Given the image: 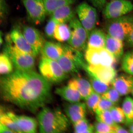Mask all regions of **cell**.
<instances>
[{"mask_svg": "<svg viewBox=\"0 0 133 133\" xmlns=\"http://www.w3.org/2000/svg\"><path fill=\"white\" fill-rule=\"evenodd\" d=\"M50 84L33 70L16 69L0 78V95L18 107L35 113L52 101Z\"/></svg>", "mask_w": 133, "mask_h": 133, "instance_id": "cell-1", "label": "cell"}, {"mask_svg": "<svg viewBox=\"0 0 133 133\" xmlns=\"http://www.w3.org/2000/svg\"><path fill=\"white\" fill-rule=\"evenodd\" d=\"M42 109L38 116L40 132L61 133L69 130L70 121L59 108Z\"/></svg>", "mask_w": 133, "mask_h": 133, "instance_id": "cell-2", "label": "cell"}, {"mask_svg": "<svg viewBox=\"0 0 133 133\" xmlns=\"http://www.w3.org/2000/svg\"><path fill=\"white\" fill-rule=\"evenodd\" d=\"M5 41L3 52L9 58L16 69L26 71L33 70L35 65V57L16 47L9 34L6 36Z\"/></svg>", "mask_w": 133, "mask_h": 133, "instance_id": "cell-3", "label": "cell"}, {"mask_svg": "<svg viewBox=\"0 0 133 133\" xmlns=\"http://www.w3.org/2000/svg\"><path fill=\"white\" fill-rule=\"evenodd\" d=\"M106 21L105 28L107 34L123 42L133 30V16L126 15Z\"/></svg>", "mask_w": 133, "mask_h": 133, "instance_id": "cell-4", "label": "cell"}, {"mask_svg": "<svg viewBox=\"0 0 133 133\" xmlns=\"http://www.w3.org/2000/svg\"><path fill=\"white\" fill-rule=\"evenodd\" d=\"M39 69L41 75L50 83L57 84L63 82L68 77L57 61L44 57L40 61Z\"/></svg>", "mask_w": 133, "mask_h": 133, "instance_id": "cell-5", "label": "cell"}, {"mask_svg": "<svg viewBox=\"0 0 133 133\" xmlns=\"http://www.w3.org/2000/svg\"><path fill=\"white\" fill-rule=\"evenodd\" d=\"M88 64L114 66L117 61L114 56L105 48H87L84 54Z\"/></svg>", "mask_w": 133, "mask_h": 133, "instance_id": "cell-6", "label": "cell"}, {"mask_svg": "<svg viewBox=\"0 0 133 133\" xmlns=\"http://www.w3.org/2000/svg\"><path fill=\"white\" fill-rule=\"evenodd\" d=\"M71 36L68 43L70 45L80 51L85 50L87 47L88 34L87 31L77 18L70 22Z\"/></svg>", "mask_w": 133, "mask_h": 133, "instance_id": "cell-7", "label": "cell"}, {"mask_svg": "<svg viewBox=\"0 0 133 133\" xmlns=\"http://www.w3.org/2000/svg\"><path fill=\"white\" fill-rule=\"evenodd\" d=\"M76 13L79 20L88 35L96 28L97 24L98 16L95 8L85 3L79 4L76 8Z\"/></svg>", "mask_w": 133, "mask_h": 133, "instance_id": "cell-8", "label": "cell"}, {"mask_svg": "<svg viewBox=\"0 0 133 133\" xmlns=\"http://www.w3.org/2000/svg\"><path fill=\"white\" fill-rule=\"evenodd\" d=\"M133 10V4L127 0H113L107 3L103 9V14L106 19L125 15Z\"/></svg>", "mask_w": 133, "mask_h": 133, "instance_id": "cell-9", "label": "cell"}, {"mask_svg": "<svg viewBox=\"0 0 133 133\" xmlns=\"http://www.w3.org/2000/svg\"><path fill=\"white\" fill-rule=\"evenodd\" d=\"M30 21L36 25L44 20L46 12L43 0H23Z\"/></svg>", "mask_w": 133, "mask_h": 133, "instance_id": "cell-10", "label": "cell"}, {"mask_svg": "<svg viewBox=\"0 0 133 133\" xmlns=\"http://www.w3.org/2000/svg\"><path fill=\"white\" fill-rule=\"evenodd\" d=\"M85 71L89 76H93L109 85L117 74L114 66L88 64Z\"/></svg>", "mask_w": 133, "mask_h": 133, "instance_id": "cell-11", "label": "cell"}, {"mask_svg": "<svg viewBox=\"0 0 133 133\" xmlns=\"http://www.w3.org/2000/svg\"><path fill=\"white\" fill-rule=\"evenodd\" d=\"M87 109L85 103L80 102H69L64 106V112L73 124L86 118Z\"/></svg>", "mask_w": 133, "mask_h": 133, "instance_id": "cell-12", "label": "cell"}, {"mask_svg": "<svg viewBox=\"0 0 133 133\" xmlns=\"http://www.w3.org/2000/svg\"><path fill=\"white\" fill-rule=\"evenodd\" d=\"M22 31L28 43L39 54L45 42L42 35L37 29L30 26H23Z\"/></svg>", "mask_w": 133, "mask_h": 133, "instance_id": "cell-13", "label": "cell"}, {"mask_svg": "<svg viewBox=\"0 0 133 133\" xmlns=\"http://www.w3.org/2000/svg\"><path fill=\"white\" fill-rule=\"evenodd\" d=\"M112 86L121 96L131 94L133 86V76L126 74L116 76L113 80Z\"/></svg>", "mask_w": 133, "mask_h": 133, "instance_id": "cell-14", "label": "cell"}, {"mask_svg": "<svg viewBox=\"0 0 133 133\" xmlns=\"http://www.w3.org/2000/svg\"><path fill=\"white\" fill-rule=\"evenodd\" d=\"M9 35L12 42L18 49L35 57L37 56V53L26 41L19 27H14Z\"/></svg>", "mask_w": 133, "mask_h": 133, "instance_id": "cell-15", "label": "cell"}, {"mask_svg": "<svg viewBox=\"0 0 133 133\" xmlns=\"http://www.w3.org/2000/svg\"><path fill=\"white\" fill-rule=\"evenodd\" d=\"M8 113L22 132H36L37 123L35 119L29 116L17 115L12 112Z\"/></svg>", "mask_w": 133, "mask_h": 133, "instance_id": "cell-16", "label": "cell"}, {"mask_svg": "<svg viewBox=\"0 0 133 133\" xmlns=\"http://www.w3.org/2000/svg\"><path fill=\"white\" fill-rule=\"evenodd\" d=\"M42 57L57 61L64 52L63 44L50 41H45L41 51Z\"/></svg>", "mask_w": 133, "mask_h": 133, "instance_id": "cell-17", "label": "cell"}, {"mask_svg": "<svg viewBox=\"0 0 133 133\" xmlns=\"http://www.w3.org/2000/svg\"><path fill=\"white\" fill-rule=\"evenodd\" d=\"M123 42L106 35L105 48L115 57L118 61L122 59L124 55Z\"/></svg>", "mask_w": 133, "mask_h": 133, "instance_id": "cell-18", "label": "cell"}, {"mask_svg": "<svg viewBox=\"0 0 133 133\" xmlns=\"http://www.w3.org/2000/svg\"><path fill=\"white\" fill-rule=\"evenodd\" d=\"M51 15V18L57 23L69 22L76 17L75 13L71 5L64 6L57 8Z\"/></svg>", "mask_w": 133, "mask_h": 133, "instance_id": "cell-19", "label": "cell"}, {"mask_svg": "<svg viewBox=\"0 0 133 133\" xmlns=\"http://www.w3.org/2000/svg\"><path fill=\"white\" fill-rule=\"evenodd\" d=\"M106 35L102 30L95 28L88 35L87 48L105 47Z\"/></svg>", "mask_w": 133, "mask_h": 133, "instance_id": "cell-20", "label": "cell"}, {"mask_svg": "<svg viewBox=\"0 0 133 133\" xmlns=\"http://www.w3.org/2000/svg\"><path fill=\"white\" fill-rule=\"evenodd\" d=\"M55 92L62 99L69 103L80 102L82 99L79 91L68 85L56 88Z\"/></svg>", "mask_w": 133, "mask_h": 133, "instance_id": "cell-21", "label": "cell"}, {"mask_svg": "<svg viewBox=\"0 0 133 133\" xmlns=\"http://www.w3.org/2000/svg\"><path fill=\"white\" fill-rule=\"evenodd\" d=\"M57 61L66 74H78L81 69L76 63L67 55L63 53Z\"/></svg>", "mask_w": 133, "mask_h": 133, "instance_id": "cell-22", "label": "cell"}, {"mask_svg": "<svg viewBox=\"0 0 133 133\" xmlns=\"http://www.w3.org/2000/svg\"><path fill=\"white\" fill-rule=\"evenodd\" d=\"M71 34L69 25L66 23H57L55 29L54 38L59 42L64 43L69 40Z\"/></svg>", "mask_w": 133, "mask_h": 133, "instance_id": "cell-23", "label": "cell"}, {"mask_svg": "<svg viewBox=\"0 0 133 133\" xmlns=\"http://www.w3.org/2000/svg\"><path fill=\"white\" fill-rule=\"evenodd\" d=\"M76 88L82 99L85 100L94 91L90 82L79 76L75 77Z\"/></svg>", "mask_w": 133, "mask_h": 133, "instance_id": "cell-24", "label": "cell"}, {"mask_svg": "<svg viewBox=\"0 0 133 133\" xmlns=\"http://www.w3.org/2000/svg\"><path fill=\"white\" fill-rule=\"evenodd\" d=\"M46 14L51 15L57 8L64 6L71 5L75 0H43Z\"/></svg>", "mask_w": 133, "mask_h": 133, "instance_id": "cell-25", "label": "cell"}, {"mask_svg": "<svg viewBox=\"0 0 133 133\" xmlns=\"http://www.w3.org/2000/svg\"><path fill=\"white\" fill-rule=\"evenodd\" d=\"M122 108L124 111L128 125L133 122V99L129 96L125 98L122 103Z\"/></svg>", "mask_w": 133, "mask_h": 133, "instance_id": "cell-26", "label": "cell"}, {"mask_svg": "<svg viewBox=\"0 0 133 133\" xmlns=\"http://www.w3.org/2000/svg\"><path fill=\"white\" fill-rule=\"evenodd\" d=\"M121 66L126 74L133 76V54L128 51L124 54L122 58Z\"/></svg>", "mask_w": 133, "mask_h": 133, "instance_id": "cell-27", "label": "cell"}, {"mask_svg": "<svg viewBox=\"0 0 133 133\" xmlns=\"http://www.w3.org/2000/svg\"><path fill=\"white\" fill-rule=\"evenodd\" d=\"M73 125L75 132L91 133L94 132V125L90 123L86 118L81 119Z\"/></svg>", "mask_w": 133, "mask_h": 133, "instance_id": "cell-28", "label": "cell"}, {"mask_svg": "<svg viewBox=\"0 0 133 133\" xmlns=\"http://www.w3.org/2000/svg\"><path fill=\"white\" fill-rule=\"evenodd\" d=\"M13 64L9 58L4 53L0 54V74H8L12 72Z\"/></svg>", "mask_w": 133, "mask_h": 133, "instance_id": "cell-29", "label": "cell"}, {"mask_svg": "<svg viewBox=\"0 0 133 133\" xmlns=\"http://www.w3.org/2000/svg\"><path fill=\"white\" fill-rule=\"evenodd\" d=\"M0 122L14 133L22 132L15 122L8 113H4L0 116Z\"/></svg>", "mask_w": 133, "mask_h": 133, "instance_id": "cell-30", "label": "cell"}, {"mask_svg": "<svg viewBox=\"0 0 133 133\" xmlns=\"http://www.w3.org/2000/svg\"><path fill=\"white\" fill-rule=\"evenodd\" d=\"M109 111L113 120L116 124H126V118L122 107L115 106Z\"/></svg>", "mask_w": 133, "mask_h": 133, "instance_id": "cell-31", "label": "cell"}, {"mask_svg": "<svg viewBox=\"0 0 133 133\" xmlns=\"http://www.w3.org/2000/svg\"><path fill=\"white\" fill-rule=\"evenodd\" d=\"M101 96L94 91L85 99L87 109L91 112L95 113L96 108Z\"/></svg>", "mask_w": 133, "mask_h": 133, "instance_id": "cell-32", "label": "cell"}, {"mask_svg": "<svg viewBox=\"0 0 133 133\" xmlns=\"http://www.w3.org/2000/svg\"><path fill=\"white\" fill-rule=\"evenodd\" d=\"M89 76L90 78V82L95 92L101 96L109 89V85L101 82L93 76Z\"/></svg>", "mask_w": 133, "mask_h": 133, "instance_id": "cell-33", "label": "cell"}, {"mask_svg": "<svg viewBox=\"0 0 133 133\" xmlns=\"http://www.w3.org/2000/svg\"><path fill=\"white\" fill-rule=\"evenodd\" d=\"M101 96L109 100L115 105L118 104L119 102L121 96L118 92L112 87L110 88L109 89Z\"/></svg>", "mask_w": 133, "mask_h": 133, "instance_id": "cell-34", "label": "cell"}, {"mask_svg": "<svg viewBox=\"0 0 133 133\" xmlns=\"http://www.w3.org/2000/svg\"><path fill=\"white\" fill-rule=\"evenodd\" d=\"M96 119L97 121L104 123L112 127L117 124L113 120L109 110L103 111L96 114Z\"/></svg>", "mask_w": 133, "mask_h": 133, "instance_id": "cell-35", "label": "cell"}, {"mask_svg": "<svg viewBox=\"0 0 133 133\" xmlns=\"http://www.w3.org/2000/svg\"><path fill=\"white\" fill-rule=\"evenodd\" d=\"M94 132L101 133H114V127L105 123L97 121L94 125Z\"/></svg>", "mask_w": 133, "mask_h": 133, "instance_id": "cell-36", "label": "cell"}, {"mask_svg": "<svg viewBox=\"0 0 133 133\" xmlns=\"http://www.w3.org/2000/svg\"><path fill=\"white\" fill-rule=\"evenodd\" d=\"M115 105L109 100L101 96L96 109V114L106 110H109Z\"/></svg>", "mask_w": 133, "mask_h": 133, "instance_id": "cell-37", "label": "cell"}, {"mask_svg": "<svg viewBox=\"0 0 133 133\" xmlns=\"http://www.w3.org/2000/svg\"><path fill=\"white\" fill-rule=\"evenodd\" d=\"M57 23L51 18L48 22L45 28V33L47 37L50 39L54 38L55 28Z\"/></svg>", "mask_w": 133, "mask_h": 133, "instance_id": "cell-38", "label": "cell"}, {"mask_svg": "<svg viewBox=\"0 0 133 133\" xmlns=\"http://www.w3.org/2000/svg\"><path fill=\"white\" fill-rule=\"evenodd\" d=\"M8 6L5 0H0V24L5 19L8 14Z\"/></svg>", "mask_w": 133, "mask_h": 133, "instance_id": "cell-39", "label": "cell"}, {"mask_svg": "<svg viewBox=\"0 0 133 133\" xmlns=\"http://www.w3.org/2000/svg\"><path fill=\"white\" fill-rule=\"evenodd\" d=\"M95 7L99 10L104 9L106 4V0H90Z\"/></svg>", "mask_w": 133, "mask_h": 133, "instance_id": "cell-40", "label": "cell"}, {"mask_svg": "<svg viewBox=\"0 0 133 133\" xmlns=\"http://www.w3.org/2000/svg\"><path fill=\"white\" fill-rule=\"evenodd\" d=\"M114 127L115 133H129V130L119 125V124H116Z\"/></svg>", "mask_w": 133, "mask_h": 133, "instance_id": "cell-41", "label": "cell"}, {"mask_svg": "<svg viewBox=\"0 0 133 133\" xmlns=\"http://www.w3.org/2000/svg\"><path fill=\"white\" fill-rule=\"evenodd\" d=\"M126 41L129 45L133 47V30L128 36Z\"/></svg>", "mask_w": 133, "mask_h": 133, "instance_id": "cell-42", "label": "cell"}, {"mask_svg": "<svg viewBox=\"0 0 133 133\" xmlns=\"http://www.w3.org/2000/svg\"><path fill=\"white\" fill-rule=\"evenodd\" d=\"M0 133H14L0 122Z\"/></svg>", "mask_w": 133, "mask_h": 133, "instance_id": "cell-43", "label": "cell"}, {"mask_svg": "<svg viewBox=\"0 0 133 133\" xmlns=\"http://www.w3.org/2000/svg\"><path fill=\"white\" fill-rule=\"evenodd\" d=\"M129 126V133H133V122L128 125Z\"/></svg>", "mask_w": 133, "mask_h": 133, "instance_id": "cell-44", "label": "cell"}, {"mask_svg": "<svg viewBox=\"0 0 133 133\" xmlns=\"http://www.w3.org/2000/svg\"><path fill=\"white\" fill-rule=\"evenodd\" d=\"M3 34L1 31H0V47L2 44L3 39L2 38Z\"/></svg>", "mask_w": 133, "mask_h": 133, "instance_id": "cell-45", "label": "cell"}, {"mask_svg": "<svg viewBox=\"0 0 133 133\" xmlns=\"http://www.w3.org/2000/svg\"><path fill=\"white\" fill-rule=\"evenodd\" d=\"M4 113V108L0 106V116Z\"/></svg>", "mask_w": 133, "mask_h": 133, "instance_id": "cell-46", "label": "cell"}, {"mask_svg": "<svg viewBox=\"0 0 133 133\" xmlns=\"http://www.w3.org/2000/svg\"><path fill=\"white\" fill-rule=\"evenodd\" d=\"M131 94H132V95L133 97V86L132 90V91H131Z\"/></svg>", "mask_w": 133, "mask_h": 133, "instance_id": "cell-47", "label": "cell"}, {"mask_svg": "<svg viewBox=\"0 0 133 133\" xmlns=\"http://www.w3.org/2000/svg\"><path fill=\"white\" fill-rule=\"evenodd\" d=\"M132 53H133V49H132Z\"/></svg>", "mask_w": 133, "mask_h": 133, "instance_id": "cell-48", "label": "cell"}]
</instances>
